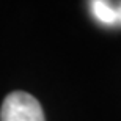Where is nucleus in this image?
Instances as JSON below:
<instances>
[{
  "label": "nucleus",
  "mask_w": 121,
  "mask_h": 121,
  "mask_svg": "<svg viewBox=\"0 0 121 121\" xmlns=\"http://www.w3.org/2000/svg\"><path fill=\"white\" fill-rule=\"evenodd\" d=\"M0 121H46L38 99L25 91H13L3 99Z\"/></svg>",
  "instance_id": "f257e3e1"
},
{
  "label": "nucleus",
  "mask_w": 121,
  "mask_h": 121,
  "mask_svg": "<svg viewBox=\"0 0 121 121\" xmlns=\"http://www.w3.org/2000/svg\"><path fill=\"white\" fill-rule=\"evenodd\" d=\"M91 14L96 21L105 25H113L118 22L117 8H113L107 0H91Z\"/></svg>",
  "instance_id": "f03ea898"
},
{
  "label": "nucleus",
  "mask_w": 121,
  "mask_h": 121,
  "mask_svg": "<svg viewBox=\"0 0 121 121\" xmlns=\"http://www.w3.org/2000/svg\"><path fill=\"white\" fill-rule=\"evenodd\" d=\"M117 14H118V22H121V3H120V6L117 8Z\"/></svg>",
  "instance_id": "7ed1b4c3"
}]
</instances>
